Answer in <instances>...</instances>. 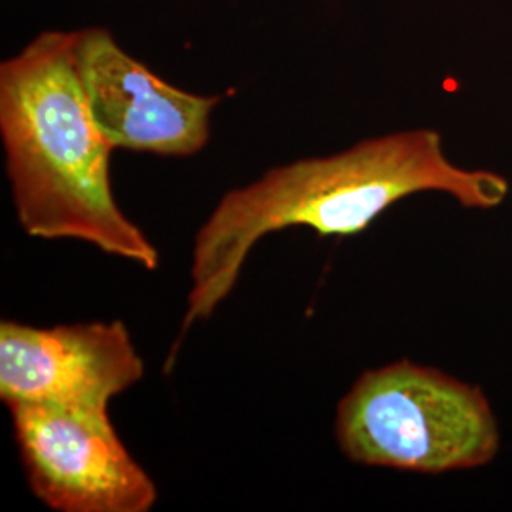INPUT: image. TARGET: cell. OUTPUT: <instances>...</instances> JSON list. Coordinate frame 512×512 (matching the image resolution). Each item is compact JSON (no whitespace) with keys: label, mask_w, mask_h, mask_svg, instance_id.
Here are the masks:
<instances>
[{"label":"cell","mask_w":512,"mask_h":512,"mask_svg":"<svg viewBox=\"0 0 512 512\" xmlns=\"http://www.w3.org/2000/svg\"><path fill=\"white\" fill-rule=\"evenodd\" d=\"M334 433L353 463L421 475L484 467L501 440L480 387L406 359L359 376L338 403Z\"/></svg>","instance_id":"3957f363"},{"label":"cell","mask_w":512,"mask_h":512,"mask_svg":"<svg viewBox=\"0 0 512 512\" xmlns=\"http://www.w3.org/2000/svg\"><path fill=\"white\" fill-rule=\"evenodd\" d=\"M145 376L122 321L38 329L0 323V401L109 410V403Z\"/></svg>","instance_id":"5b68a950"},{"label":"cell","mask_w":512,"mask_h":512,"mask_svg":"<svg viewBox=\"0 0 512 512\" xmlns=\"http://www.w3.org/2000/svg\"><path fill=\"white\" fill-rule=\"evenodd\" d=\"M74 44L76 33L48 31L0 65V135L19 226L154 272L158 249L112 194L114 147L93 118Z\"/></svg>","instance_id":"7a4b0ae2"},{"label":"cell","mask_w":512,"mask_h":512,"mask_svg":"<svg viewBox=\"0 0 512 512\" xmlns=\"http://www.w3.org/2000/svg\"><path fill=\"white\" fill-rule=\"evenodd\" d=\"M74 57L93 118L112 147L186 158L207 145L219 95L167 84L107 29L76 31Z\"/></svg>","instance_id":"8992f818"},{"label":"cell","mask_w":512,"mask_h":512,"mask_svg":"<svg viewBox=\"0 0 512 512\" xmlns=\"http://www.w3.org/2000/svg\"><path fill=\"white\" fill-rule=\"evenodd\" d=\"M33 494L57 512H148L158 488L110 423L109 410L8 406Z\"/></svg>","instance_id":"277c9868"},{"label":"cell","mask_w":512,"mask_h":512,"mask_svg":"<svg viewBox=\"0 0 512 512\" xmlns=\"http://www.w3.org/2000/svg\"><path fill=\"white\" fill-rule=\"evenodd\" d=\"M420 192L450 194L469 209H494L505 202L509 183L492 171L452 164L437 131L412 129L274 167L226 192L194 239L186 311L167 366L184 334L234 291L260 239L291 226L319 236H357L391 205Z\"/></svg>","instance_id":"6da1fadb"}]
</instances>
